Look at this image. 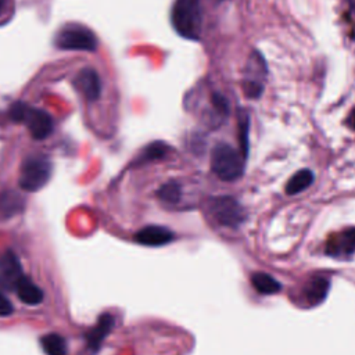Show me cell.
<instances>
[{
	"label": "cell",
	"instance_id": "cell-17",
	"mask_svg": "<svg viewBox=\"0 0 355 355\" xmlns=\"http://www.w3.org/2000/svg\"><path fill=\"white\" fill-rule=\"evenodd\" d=\"M251 283L254 288L261 294H275L279 293L282 286L280 283L270 275L265 272H257L251 276Z\"/></svg>",
	"mask_w": 355,
	"mask_h": 355
},
{
	"label": "cell",
	"instance_id": "cell-8",
	"mask_svg": "<svg viewBox=\"0 0 355 355\" xmlns=\"http://www.w3.org/2000/svg\"><path fill=\"white\" fill-rule=\"evenodd\" d=\"M355 251V227L345 229L331 236L326 243V252L331 257L345 258Z\"/></svg>",
	"mask_w": 355,
	"mask_h": 355
},
{
	"label": "cell",
	"instance_id": "cell-3",
	"mask_svg": "<svg viewBox=\"0 0 355 355\" xmlns=\"http://www.w3.org/2000/svg\"><path fill=\"white\" fill-rule=\"evenodd\" d=\"M244 159L226 143H218L211 151V169L225 182H232L243 175Z\"/></svg>",
	"mask_w": 355,
	"mask_h": 355
},
{
	"label": "cell",
	"instance_id": "cell-22",
	"mask_svg": "<svg viewBox=\"0 0 355 355\" xmlns=\"http://www.w3.org/2000/svg\"><path fill=\"white\" fill-rule=\"evenodd\" d=\"M11 313H12V304L0 288V318H7Z\"/></svg>",
	"mask_w": 355,
	"mask_h": 355
},
{
	"label": "cell",
	"instance_id": "cell-2",
	"mask_svg": "<svg viewBox=\"0 0 355 355\" xmlns=\"http://www.w3.org/2000/svg\"><path fill=\"white\" fill-rule=\"evenodd\" d=\"M8 115L12 121L24 123L28 128L31 136L36 140L46 139L54 128L53 119L46 111L35 107L32 108L24 103L12 104L10 107Z\"/></svg>",
	"mask_w": 355,
	"mask_h": 355
},
{
	"label": "cell",
	"instance_id": "cell-19",
	"mask_svg": "<svg viewBox=\"0 0 355 355\" xmlns=\"http://www.w3.org/2000/svg\"><path fill=\"white\" fill-rule=\"evenodd\" d=\"M157 196L166 204H176L180 200V186L176 182H168L158 189Z\"/></svg>",
	"mask_w": 355,
	"mask_h": 355
},
{
	"label": "cell",
	"instance_id": "cell-1",
	"mask_svg": "<svg viewBox=\"0 0 355 355\" xmlns=\"http://www.w3.org/2000/svg\"><path fill=\"white\" fill-rule=\"evenodd\" d=\"M171 21L175 31L189 40H198L201 33L200 0H175L171 11Z\"/></svg>",
	"mask_w": 355,
	"mask_h": 355
},
{
	"label": "cell",
	"instance_id": "cell-20",
	"mask_svg": "<svg viewBox=\"0 0 355 355\" xmlns=\"http://www.w3.org/2000/svg\"><path fill=\"white\" fill-rule=\"evenodd\" d=\"M248 130H250V119L245 111H240L239 116V139H240V146H241V154L243 159L247 158L248 155Z\"/></svg>",
	"mask_w": 355,
	"mask_h": 355
},
{
	"label": "cell",
	"instance_id": "cell-13",
	"mask_svg": "<svg viewBox=\"0 0 355 355\" xmlns=\"http://www.w3.org/2000/svg\"><path fill=\"white\" fill-rule=\"evenodd\" d=\"M18 297V300L29 306H36L39 304L43 302V291L39 286H36L33 283L32 279H29L28 276H24L21 279V282L18 283L15 291H14Z\"/></svg>",
	"mask_w": 355,
	"mask_h": 355
},
{
	"label": "cell",
	"instance_id": "cell-10",
	"mask_svg": "<svg viewBox=\"0 0 355 355\" xmlns=\"http://www.w3.org/2000/svg\"><path fill=\"white\" fill-rule=\"evenodd\" d=\"M75 86L90 101L97 100L101 93V82L93 68H83L75 78Z\"/></svg>",
	"mask_w": 355,
	"mask_h": 355
},
{
	"label": "cell",
	"instance_id": "cell-7",
	"mask_svg": "<svg viewBox=\"0 0 355 355\" xmlns=\"http://www.w3.org/2000/svg\"><path fill=\"white\" fill-rule=\"evenodd\" d=\"M22 263L19 258L10 250L0 254V287L7 291H15L18 283L24 277Z\"/></svg>",
	"mask_w": 355,
	"mask_h": 355
},
{
	"label": "cell",
	"instance_id": "cell-24",
	"mask_svg": "<svg viewBox=\"0 0 355 355\" xmlns=\"http://www.w3.org/2000/svg\"><path fill=\"white\" fill-rule=\"evenodd\" d=\"M6 4H7V0H0V15L3 14V11L6 8Z\"/></svg>",
	"mask_w": 355,
	"mask_h": 355
},
{
	"label": "cell",
	"instance_id": "cell-16",
	"mask_svg": "<svg viewBox=\"0 0 355 355\" xmlns=\"http://www.w3.org/2000/svg\"><path fill=\"white\" fill-rule=\"evenodd\" d=\"M313 173L311 169H301L298 171L297 173H294L287 184H286V193L288 196H294V194H298L301 193L302 190H305L306 187L311 186V183L313 182Z\"/></svg>",
	"mask_w": 355,
	"mask_h": 355
},
{
	"label": "cell",
	"instance_id": "cell-9",
	"mask_svg": "<svg viewBox=\"0 0 355 355\" xmlns=\"http://www.w3.org/2000/svg\"><path fill=\"white\" fill-rule=\"evenodd\" d=\"M172 239H173V233L169 229L164 226H155V225L146 226L135 234V240L139 244L147 245V247L165 245L169 241H172Z\"/></svg>",
	"mask_w": 355,
	"mask_h": 355
},
{
	"label": "cell",
	"instance_id": "cell-12",
	"mask_svg": "<svg viewBox=\"0 0 355 355\" xmlns=\"http://www.w3.org/2000/svg\"><path fill=\"white\" fill-rule=\"evenodd\" d=\"M112 327H114V318L110 313L101 315L98 318L96 326H93L90 329V331L87 333V336H86V343H87L89 349L96 352L100 348L103 340L112 330Z\"/></svg>",
	"mask_w": 355,
	"mask_h": 355
},
{
	"label": "cell",
	"instance_id": "cell-11",
	"mask_svg": "<svg viewBox=\"0 0 355 355\" xmlns=\"http://www.w3.org/2000/svg\"><path fill=\"white\" fill-rule=\"evenodd\" d=\"M329 286H330L329 279H326L323 276H316V277H312L311 280H308L302 290V297H304L305 304L312 306V305L322 302L324 300V297L327 295Z\"/></svg>",
	"mask_w": 355,
	"mask_h": 355
},
{
	"label": "cell",
	"instance_id": "cell-23",
	"mask_svg": "<svg viewBox=\"0 0 355 355\" xmlns=\"http://www.w3.org/2000/svg\"><path fill=\"white\" fill-rule=\"evenodd\" d=\"M349 125L355 129V108H354L352 112L349 114Z\"/></svg>",
	"mask_w": 355,
	"mask_h": 355
},
{
	"label": "cell",
	"instance_id": "cell-6",
	"mask_svg": "<svg viewBox=\"0 0 355 355\" xmlns=\"http://www.w3.org/2000/svg\"><path fill=\"white\" fill-rule=\"evenodd\" d=\"M208 211L214 219L226 227H237L245 219V212L237 200L229 196H218L208 200Z\"/></svg>",
	"mask_w": 355,
	"mask_h": 355
},
{
	"label": "cell",
	"instance_id": "cell-18",
	"mask_svg": "<svg viewBox=\"0 0 355 355\" xmlns=\"http://www.w3.org/2000/svg\"><path fill=\"white\" fill-rule=\"evenodd\" d=\"M40 345L47 355H67V343L64 337L57 333L46 334L40 338Z\"/></svg>",
	"mask_w": 355,
	"mask_h": 355
},
{
	"label": "cell",
	"instance_id": "cell-15",
	"mask_svg": "<svg viewBox=\"0 0 355 355\" xmlns=\"http://www.w3.org/2000/svg\"><path fill=\"white\" fill-rule=\"evenodd\" d=\"M171 151V147L164 143V141H153L151 144L146 146L143 148V151L140 153V155L135 159L136 165H141L150 161H155V159H162L166 157V154Z\"/></svg>",
	"mask_w": 355,
	"mask_h": 355
},
{
	"label": "cell",
	"instance_id": "cell-14",
	"mask_svg": "<svg viewBox=\"0 0 355 355\" xmlns=\"http://www.w3.org/2000/svg\"><path fill=\"white\" fill-rule=\"evenodd\" d=\"M24 208V198L12 190L0 193V218H10Z\"/></svg>",
	"mask_w": 355,
	"mask_h": 355
},
{
	"label": "cell",
	"instance_id": "cell-5",
	"mask_svg": "<svg viewBox=\"0 0 355 355\" xmlns=\"http://www.w3.org/2000/svg\"><path fill=\"white\" fill-rule=\"evenodd\" d=\"M57 47L62 50H80V51H94L98 46L96 35L83 25L68 24L60 29L55 36Z\"/></svg>",
	"mask_w": 355,
	"mask_h": 355
},
{
	"label": "cell",
	"instance_id": "cell-26",
	"mask_svg": "<svg viewBox=\"0 0 355 355\" xmlns=\"http://www.w3.org/2000/svg\"><path fill=\"white\" fill-rule=\"evenodd\" d=\"M216 1H220V0H216Z\"/></svg>",
	"mask_w": 355,
	"mask_h": 355
},
{
	"label": "cell",
	"instance_id": "cell-4",
	"mask_svg": "<svg viewBox=\"0 0 355 355\" xmlns=\"http://www.w3.org/2000/svg\"><path fill=\"white\" fill-rule=\"evenodd\" d=\"M51 176V162L46 155H29L21 165L18 183L25 191L40 190Z\"/></svg>",
	"mask_w": 355,
	"mask_h": 355
},
{
	"label": "cell",
	"instance_id": "cell-21",
	"mask_svg": "<svg viewBox=\"0 0 355 355\" xmlns=\"http://www.w3.org/2000/svg\"><path fill=\"white\" fill-rule=\"evenodd\" d=\"M211 103H212V105H214L216 114H219V115H222V116H225V115L229 114V103H227V100H226L222 94H219V93H212V96H211Z\"/></svg>",
	"mask_w": 355,
	"mask_h": 355
},
{
	"label": "cell",
	"instance_id": "cell-25",
	"mask_svg": "<svg viewBox=\"0 0 355 355\" xmlns=\"http://www.w3.org/2000/svg\"><path fill=\"white\" fill-rule=\"evenodd\" d=\"M348 3H349V7H351V10L355 12V0H348Z\"/></svg>",
	"mask_w": 355,
	"mask_h": 355
}]
</instances>
